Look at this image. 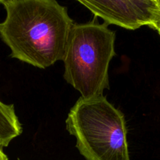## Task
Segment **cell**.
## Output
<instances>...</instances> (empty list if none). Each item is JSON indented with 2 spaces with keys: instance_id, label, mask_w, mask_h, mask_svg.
<instances>
[{
  "instance_id": "5",
  "label": "cell",
  "mask_w": 160,
  "mask_h": 160,
  "mask_svg": "<svg viewBox=\"0 0 160 160\" xmlns=\"http://www.w3.org/2000/svg\"><path fill=\"white\" fill-rule=\"evenodd\" d=\"M21 133V123L13 105L5 104L0 100V146L7 147Z\"/></svg>"
},
{
  "instance_id": "6",
  "label": "cell",
  "mask_w": 160,
  "mask_h": 160,
  "mask_svg": "<svg viewBox=\"0 0 160 160\" xmlns=\"http://www.w3.org/2000/svg\"><path fill=\"white\" fill-rule=\"evenodd\" d=\"M0 160H8L6 155L3 152V147L0 146Z\"/></svg>"
},
{
  "instance_id": "2",
  "label": "cell",
  "mask_w": 160,
  "mask_h": 160,
  "mask_svg": "<svg viewBox=\"0 0 160 160\" xmlns=\"http://www.w3.org/2000/svg\"><path fill=\"white\" fill-rule=\"evenodd\" d=\"M66 128L86 160H130L123 114L104 95L78 98Z\"/></svg>"
},
{
  "instance_id": "7",
  "label": "cell",
  "mask_w": 160,
  "mask_h": 160,
  "mask_svg": "<svg viewBox=\"0 0 160 160\" xmlns=\"http://www.w3.org/2000/svg\"><path fill=\"white\" fill-rule=\"evenodd\" d=\"M155 29L157 31H158V34H159V35H160V18H159V20H158V23H157L156 26H155Z\"/></svg>"
},
{
  "instance_id": "1",
  "label": "cell",
  "mask_w": 160,
  "mask_h": 160,
  "mask_svg": "<svg viewBox=\"0 0 160 160\" xmlns=\"http://www.w3.org/2000/svg\"><path fill=\"white\" fill-rule=\"evenodd\" d=\"M6 17L0 38L12 58L40 69L63 61L74 23L55 0L0 1Z\"/></svg>"
},
{
  "instance_id": "3",
  "label": "cell",
  "mask_w": 160,
  "mask_h": 160,
  "mask_svg": "<svg viewBox=\"0 0 160 160\" xmlns=\"http://www.w3.org/2000/svg\"><path fill=\"white\" fill-rule=\"evenodd\" d=\"M115 33L105 23H74L63 62L64 78L82 95L89 98L109 89L108 67L115 52Z\"/></svg>"
},
{
  "instance_id": "4",
  "label": "cell",
  "mask_w": 160,
  "mask_h": 160,
  "mask_svg": "<svg viewBox=\"0 0 160 160\" xmlns=\"http://www.w3.org/2000/svg\"><path fill=\"white\" fill-rule=\"evenodd\" d=\"M78 2L95 17L103 19L107 25H117L128 30H136L142 26L155 29L160 18V0Z\"/></svg>"
}]
</instances>
